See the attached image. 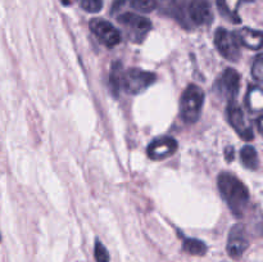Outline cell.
I'll list each match as a JSON object with an SVG mask.
<instances>
[{
  "label": "cell",
  "mask_w": 263,
  "mask_h": 262,
  "mask_svg": "<svg viewBox=\"0 0 263 262\" xmlns=\"http://www.w3.org/2000/svg\"><path fill=\"white\" fill-rule=\"evenodd\" d=\"M217 185L221 197L228 203L231 212L236 217L243 216L249 203L248 188L238 177L229 174V172H221L218 175Z\"/></svg>",
  "instance_id": "6da1fadb"
},
{
  "label": "cell",
  "mask_w": 263,
  "mask_h": 262,
  "mask_svg": "<svg viewBox=\"0 0 263 262\" xmlns=\"http://www.w3.org/2000/svg\"><path fill=\"white\" fill-rule=\"evenodd\" d=\"M203 104L204 91L197 85H189L180 99V116L186 123H195L199 120Z\"/></svg>",
  "instance_id": "7a4b0ae2"
},
{
  "label": "cell",
  "mask_w": 263,
  "mask_h": 262,
  "mask_svg": "<svg viewBox=\"0 0 263 262\" xmlns=\"http://www.w3.org/2000/svg\"><path fill=\"white\" fill-rule=\"evenodd\" d=\"M157 76L153 72L143 71L139 68H131L123 72L121 79V89L125 90L128 94H140L145 91L151 85L156 82Z\"/></svg>",
  "instance_id": "3957f363"
},
{
  "label": "cell",
  "mask_w": 263,
  "mask_h": 262,
  "mask_svg": "<svg viewBox=\"0 0 263 262\" xmlns=\"http://www.w3.org/2000/svg\"><path fill=\"white\" fill-rule=\"evenodd\" d=\"M118 22L125 27V32L127 33L128 40L134 43H141L149 31L152 30V22L145 17L135 14V13H123L118 15Z\"/></svg>",
  "instance_id": "277c9868"
},
{
  "label": "cell",
  "mask_w": 263,
  "mask_h": 262,
  "mask_svg": "<svg viewBox=\"0 0 263 262\" xmlns=\"http://www.w3.org/2000/svg\"><path fill=\"white\" fill-rule=\"evenodd\" d=\"M215 45L218 53L228 61H238L240 57V43L235 32H230L226 28L220 27L215 33Z\"/></svg>",
  "instance_id": "5b68a950"
},
{
  "label": "cell",
  "mask_w": 263,
  "mask_h": 262,
  "mask_svg": "<svg viewBox=\"0 0 263 262\" xmlns=\"http://www.w3.org/2000/svg\"><path fill=\"white\" fill-rule=\"evenodd\" d=\"M213 21L212 8L208 0H187L186 25L207 26Z\"/></svg>",
  "instance_id": "8992f818"
},
{
  "label": "cell",
  "mask_w": 263,
  "mask_h": 262,
  "mask_svg": "<svg viewBox=\"0 0 263 262\" xmlns=\"http://www.w3.org/2000/svg\"><path fill=\"white\" fill-rule=\"evenodd\" d=\"M92 33L99 39L100 43L107 48H113L118 45L122 40L121 32L110 22L104 20H94L90 23Z\"/></svg>",
  "instance_id": "52a82bcc"
},
{
  "label": "cell",
  "mask_w": 263,
  "mask_h": 262,
  "mask_svg": "<svg viewBox=\"0 0 263 262\" xmlns=\"http://www.w3.org/2000/svg\"><path fill=\"white\" fill-rule=\"evenodd\" d=\"M228 120L231 127L246 140H252L254 138L253 128L247 121L243 109L236 104L235 100H231L228 105Z\"/></svg>",
  "instance_id": "ba28073f"
},
{
  "label": "cell",
  "mask_w": 263,
  "mask_h": 262,
  "mask_svg": "<svg viewBox=\"0 0 263 262\" xmlns=\"http://www.w3.org/2000/svg\"><path fill=\"white\" fill-rule=\"evenodd\" d=\"M239 85H240V76L238 72L233 68H226V71L221 74L216 81V91L223 98L229 100H235L239 92Z\"/></svg>",
  "instance_id": "9c48e42d"
},
{
  "label": "cell",
  "mask_w": 263,
  "mask_h": 262,
  "mask_svg": "<svg viewBox=\"0 0 263 262\" xmlns=\"http://www.w3.org/2000/svg\"><path fill=\"white\" fill-rule=\"evenodd\" d=\"M248 247L249 240L248 236H247L246 228L240 223L231 228L228 238V246H226L229 256L233 257V258H240L244 252L248 249Z\"/></svg>",
  "instance_id": "30bf717a"
},
{
  "label": "cell",
  "mask_w": 263,
  "mask_h": 262,
  "mask_svg": "<svg viewBox=\"0 0 263 262\" xmlns=\"http://www.w3.org/2000/svg\"><path fill=\"white\" fill-rule=\"evenodd\" d=\"M177 141L171 136H161L152 141L146 148L148 157L153 161H161L172 156L177 151Z\"/></svg>",
  "instance_id": "8fae6325"
},
{
  "label": "cell",
  "mask_w": 263,
  "mask_h": 262,
  "mask_svg": "<svg viewBox=\"0 0 263 262\" xmlns=\"http://www.w3.org/2000/svg\"><path fill=\"white\" fill-rule=\"evenodd\" d=\"M240 45L252 50H258L262 46V33L259 31L252 30V28H243V30L235 32Z\"/></svg>",
  "instance_id": "7c38bea8"
},
{
  "label": "cell",
  "mask_w": 263,
  "mask_h": 262,
  "mask_svg": "<svg viewBox=\"0 0 263 262\" xmlns=\"http://www.w3.org/2000/svg\"><path fill=\"white\" fill-rule=\"evenodd\" d=\"M240 161L244 167L249 170H257L259 167V158L257 151L251 145H246L240 151Z\"/></svg>",
  "instance_id": "4fadbf2b"
},
{
  "label": "cell",
  "mask_w": 263,
  "mask_h": 262,
  "mask_svg": "<svg viewBox=\"0 0 263 262\" xmlns=\"http://www.w3.org/2000/svg\"><path fill=\"white\" fill-rule=\"evenodd\" d=\"M239 2L240 0H217V5L221 14H223L229 20L234 21V22H239L240 20H239L238 13H236V9L239 7Z\"/></svg>",
  "instance_id": "5bb4252c"
},
{
  "label": "cell",
  "mask_w": 263,
  "mask_h": 262,
  "mask_svg": "<svg viewBox=\"0 0 263 262\" xmlns=\"http://www.w3.org/2000/svg\"><path fill=\"white\" fill-rule=\"evenodd\" d=\"M247 104H248L249 109L252 112H261L263 107V94L261 86L256 85L252 86L248 91V97H247Z\"/></svg>",
  "instance_id": "9a60e30c"
},
{
  "label": "cell",
  "mask_w": 263,
  "mask_h": 262,
  "mask_svg": "<svg viewBox=\"0 0 263 262\" xmlns=\"http://www.w3.org/2000/svg\"><path fill=\"white\" fill-rule=\"evenodd\" d=\"M184 251L192 256H204L207 252V246L204 241L199 240V239H185Z\"/></svg>",
  "instance_id": "2e32d148"
},
{
  "label": "cell",
  "mask_w": 263,
  "mask_h": 262,
  "mask_svg": "<svg viewBox=\"0 0 263 262\" xmlns=\"http://www.w3.org/2000/svg\"><path fill=\"white\" fill-rule=\"evenodd\" d=\"M133 9L140 13H151L158 7V0H130Z\"/></svg>",
  "instance_id": "e0dca14e"
},
{
  "label": "cell",
  "mask_w": 263,
  "mask_h": 262,
  "mask_svg": "<svg viewBox=\"0 0 263 262\" xmlns=\"http://www.w3.org/2000/svg\"><path fill=\"white\" fill-rule=\"evenodd\" d=\"M94 257L97 262H109V253L100 240L95 241Z\"/></svg>",
  "instance_id": "ac0fdd59"
},
{
  "label": "cell",
  "mask_w": 263,
  "mask_h": 262,
  "mask_svg": "<svg viewBox=\"0 0 263 262\" xmlns=\"http://www.w3.org/2000/svg\"><path fill=\"white\" fill-rule=\"evenodd\" d=\"M81 8L87 13H99L103 8V0H81Z\"/></svg>",
  "instance_id": "d6986e66"
},
{
  "label": "cell",
  "mask_w": 263,
  "mask_h": 262,
  "mask_svg": "<svg viewBox=\"0 0 263 262\" xmlns=\"http://www.w3.org/2000/svg\"><path fill=\"white\" fill-rule=\"evenodd\" d=\"M252 73H253V77L257 80L258 82L262 81L263 77V59L262 55H258L254 61L253 67H252Z\"/></svg>",
  "instance_id": "ffe728a7"
},
{
  "label": "cell",
  "mask_w": 263,
  "mask_h": 262,
  "mask_svg": "<svg viewBox=\"0 0 263 262\" xmlns=\"http://www.w3.org/2000/svg\"><path fill=\"white\" fill-rule=\"evenodd\" d=\"M234 156H235V154H234V148L233 146H228V148L225 149L226 159H228V161H233Z\"/></svg>",
  "instance_id": "44dd1931"
}]
</instances>
